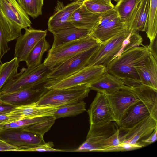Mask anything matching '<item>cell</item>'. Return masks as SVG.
I'll list each match as a JSON object with an SVG mask.
<instances>
[{
    "label": "cell",
    "mask_w": 157,
    "mask_h": 157,
    "mask_svg": "<svg viewBox=\"0 0 157 157\" xmlns=\"http://www.w3.org/2000/svg\"><path fill=\"white\" fill-rule=\"evenodd\" d=\"M124 85L121 80L106 71L89 86L90 90L105 94H110L119 90Z\"/></svg>",
    "instance_id": "24"
},
{
    "label": "cell",
    "mask_w": 157,
    "mask_h": 157,
    "mask_svg": "<svg viewBox=\"0 0 157 157\" xmlns=\"http://www.w3.org/2000/svg\"><path fill=\"white\" fill-rule=\"evenodd\" d=\"M0 23L9 42L22 35L21 30L32 24L28 15L16 0H0Z\"/></svg>",
    "instance_id": "2"
},
{
    "label": "cell",
    "mask_w": 157,
    "mask_h": 157,
    "mask_svg": "<svg viewBox=\"0 0 157 157\" xmlns=\"http://www.w3.org/2000/svg\"><path fill=\"white\" fill-rule=\"evenodd\" d=\"M135 68L142 84L157 89V60L150 53Z\"/></svg>",
    "instance_id": "18"
},
{
    "label": "cell",
    "mask_w": 157,
    "mask_h": 157,
    "mask_svg": "<svg viewBox=\"0 0 157 157\" xmlns=\"http://www.w3.org/2000/svg\"><path fill=\"white\" fill-rule=\"evenodd\" d=\"M140 0H119L114 8L121 21L127 23L136 8Z\"/></svg>",
    "instance_id": "29"
},
{
    "label": "cell",
    "mask_w": 157,
    "mask_h": 157,
    "mask_svg": "<svg viewBox=\"0 0 157 157\" xmlns=\"http://www.w3.org/2000/svg\"><path fill=\"white\" fill-rule=\"evenodd\" d=\"M87 112L90 124L103 125L115 122L106 96L102 93L97 92Z\"/></svg>",
    "instance_id": "16"
},
{
    "label": "cell",
    "mask_w": 157,
    "mask_h": 157,
    "mask_svg": "<svg viewBox=\"0 0 157 157\" xmlns=\"http://www.w3.org/2000/svg\"><path fill=\"white\" fill-rule=\"evenodd\" d=\"M83 0H75L66 5L57 1L54 12L49 19L48 30L53 32L61 29L74 27L70 22L73 12L83 3Z\"/></svg>",
    "instance_id": "14"
},
{
    "label": "cell",
    "mask_w": 157,
    "mask_h": 157,
    "mask_svg": "<svg viewBox=\"0 0 157 157\" xmlns=\"http://www.w3.org/2000/svg\"><path fill=\"white\" fill-rule=\"evenodd\" d=\"M25 29V33L16 39L14 57L19 63L25 62L31 50L40 40L46 37L47 32V30L36 29L31 27Z\"/></svg>",
    "instance_id": "15"
},
{
    "label": "cell",
    "mask_w": 157,
    "mask_h": 157,
    "mask_svg": "<svg viewBox=\"0 0 157 157\" xmlns=\"http://www.w3.org/2000/svg\"><path fill=\"white\" fill-rule=\"evenodd\" d=\"M86 110V103L82 100L78 102L59 106L54 112L53 117L56 119L77 115Z\"/></svg>",
    "instance_id": "27"
},
{
    "label": "cell",
    "mask_w": 157,
    "mask_h": 157,
    "mask_svg": "<svg viewBox=\"0 0 157 157\" xmlns=\"http://www.w3.org/2000/svg\"><path fill=\"white\" fill-rule=\"evenodd\" d=\"M83 4L90 12L100 14L112 10L115 6L110 0H83Z\"/></svg>",
    "instance_id": "30"
},
{
    "label": "cell",
    "mask_w": 157,
    "mask_h": 157,
    "mask_svg": "<svg viewBox=\"0 0 157 157\" xmlns=\"http://www.w3.org/2000/svg\"><path fill=\"white\" fill-rule=\"evenodd\" d=\"M7 36L0 23V63L4 55L7 53L10 48L8 45Z\"/></svg>",
    "instance_id": "36"
},
{
    "label": "cell",
    "mask_w": 157,
    "mask_h": 157,
    "mask_svg": "<svg viewBox=\"0 0 157 157\" xmlns=\"http://www.w3.org/2000/svg\"><path fill=\"white\" fill-rule=\"evenodd\" d=\"M50 48V44L45 37L40 40L31 50L27 57L25 61L27 69H32L41 64L43 54Z\"/></svg>",
    "instance_id": "26"
},
{
    "label": "cell",
    "mask_w": 157,
    "mask_h": 157,
    "mask_svg": "<svg viewBox=\"0 0 157 157\" xmlns=\"http://www.w3.org/2000/svg\"><path fill=\"white\" fill-rule=\"evenodd\" d=\"M127 29V25L117 16L103 26L93 29L89 35L101 42Z\"/></svg>",
    "instance_id": "23"
},
{
    "label": "cell",
    "mask_w": 157,
    "mask_h": 157,
    "mask_svg": "<svg viewBox=\"0 0 157 157\" xmlns=\"http://www.w3.org/2000/svg\"><path fill=\"white\" fill-rule=\"evenodd\" d=\"M150 0H140L133 12L128 23L131 31H146L147 26Z\"/></svg>",
    "instance_id": "22"
},
{
    "label": "cell",
    "mask_w": 157,
    "mask_h": 157,
    "mask_svg": "<svg viewBox=\"0 0 157 157\" xmlns=\"http://www.w3.org/2000/svg\"><path fill=\"white\" fill-rule=\"evenodd\" d=\"M53 68L43 63L31 69L23 68L13 78L6 83L0 91V94L10 93L45 83L47 76Z\"/></svg>",
    "instance_id": "5"
},
{
    "label": "cell",
    "mask_w": 157,
    "mask_h": 157,
    "mask_svg": "<svg viewBox=\"0 0 157 157\" xmlns=\"http://www.w3.org/2000/svg\"><path fill=\"white\" fill-rule=\"evenodd\" d=\"M119 130L115 122L103 125L90 124L86 140L78 148L71 152H112L110 140Z\"/></svg>",
    "instance_id": "3"
},
{
    "label": "cell",
    "mask_w": 157,
    "mask_h": 157,
    "mask_svg": "<svg viewBox=\"0 0 157 157\" xmlns=\"http://www.w3.org/2000/svg\"><path fill=\"white\" fill-rule=\"evenodd\" d=\"M0 139L18 148L19 151H25L46 143L43 137L22 129H4L0 132Z\"/></svg>",
    "instance_id": "10"
},
{
    "label": "cell",
    "mask_w": 157,
    "mask_h": 157,
    "mask_svg": "<svg viewBox=\"0 0 157 157\" xmlns=\"http://www.w3.org/2000/svg\"><path fill=\"white\" fill-rule=\"evenodd\" d=\"M45 83L10 93L1 94L0 100L15 107L36 102L48 90L44 87Z\"/></svg>",
    "instance_id": "13"
},
{
    "label": "cell",
    "mask_w": 157,
    "mask_h": 157,
    "mask_svg": "<svg viewBox=\"0 0 157 157\" xmlns=\"http://www.w3.org/2000/svg\"><path fill=\"white\" fill-rule=\"evenodd\" d=\"M117 16V13L114 8L112 10L101 15V18L94 29L103 26Z\"/></svg>",
    "instance_id": "37"
},
{
    "label": "cell",
    "mask_w": 157,
    "mask_h": 157,
    "mask_svg": "<svg viewBox=\"0 0 157 157\" xmlns=\"http://www.w3.org/2000/svg\"><path fill=\"white\" fill-rule=\"evenodd\" d=\"M144 144H132L124 142H120L118 146V151H124L139 149L144 146Z\"/></svg>",
    "instance_id": "38"
},
{
    "label": "cell",
    "mask_w": 157,
    "mask_h": 157,
    "mask_svg": "<svg viewBox=\"0 0 157 157\" xmlns=\"http://www.w3.org/2000/svg\"><path fill=\"white\" fill-rule=\"evenodd\" d=\"M17 148L10 145L0 139V151H18Z\"/></svg>",
    "instance_id": "40"
},
{
    "label": "cell",
    "mask_w": 157,
    "mask_h": 157,
    "mask_svg": "<svg viewBox=\"0 0 157 157\" xmlns=\"http://www.w3.org/2000/svg\"><path fill=\"white\" fill-rule=\"evenodd\" d=\"M90 90L89 85L67 89H49L36 103L40 105L59 106L77 102L87 97Z\"/></svg>",
    "instance_id": "6"
},
{
    "label": "cell",
    "mask_w": 157,
    "mask_h": 157,
    "mask_svg": "<svg viewBox=\"0 0 157 157\" xmlns=\"http://www.w3.org/2000/svg\"><path fill=\"white\" fill-rule=\"evenodd\" d=\"M130 88L146 107L150 116L157 121V89L143 84Z\"/></svg>",
    "instance_id": "19"
},
{
    "label": "cell",
    "mask_w": 157,
    "mask_h": 157,
    "mask_svg": "<svg viewBox=\"0 0 157 157\" xmlns=\"http://www.w3.org/2000/svg\"><path fill=\"white\" fill-rule=\"evenodd\" d=\"M70 0L72 1V0ZM74 0L75 1V0Z\"/></svg>",
    "instance_id": "46"
},
{
    "label": "cell",
    "mask_w": 157,
    "mask_h": 157,
    "mask_svg": "<svg viewBox=\"0 0 157 157\" xmlns=\"http://www.w3.org/2000/svg\"><path fill=\"white\" fill-rule=\"evenodd\" d=\"M150 116L148 110L139 100L127 109L118 125L119 127L130 128Z\"/></svg>",
    "instance_id": "21"
},
{
    "label": "cell",
    "mask_w": 157,
    "mask_h": 157,
    "mask_svg": "<svg viewBox=\"0 0 157 157\" xmlns=\"http://www.w3.org/2000/svg\"><path fill=\"white\" fill-rule=\"evenodd\" d=\"M101 43L89 35L56 47L51 48L43 63L46 66L54 68L75 55Z\"/></svg>",
    "instance_id": "4"
},
{
    "label": "cell",
    "mask_w": 157,
    "mask_h": 157,
    "mask_svg": "<svg viewBox=\"0 0 157 157\" xmlns=\"http://www.w3.org/2000/svg\"><path fill=\"white\" fill-rule=\"evenodd\" d=\"M131 30L126 29L101 42L90 59L86 67L98 65L106 67L113 59L122 48L124 39Z\"/></svg>",
    "instance_id": "8"
},
{
    "label": "cell",
    "mask_w": 157,
    "mask_h": 157,
    "mask_svg": "<svg viewBox=\"0 0 157 157\" xmlns=\"http://www.w3.org/2000/svg\"><path fill=\"white\" fill-rule=\"evenodd\" d=\"M157 126L154 129L151 134L147 139L141 142L143 143L150 144L155 142L157 139Z\"/></svg>",
    "instance_id": "42"
},
{
    "label": "cell",
    "mask_w": 157,
    "mask_h": 157,
    "mask_svg": "<svg viewBox=\"0 0 157 157\" xmlns=\"http://www.w3.org/2000/svg\"><path fill=\"white\" fill-rule=\"evenodd\" d=\"M115 122L118 124L127 109L139 101L130 87L125 85L119 90L110 94H105Z\"/></svg>",
    "instance_id": "11"
},
{
    "label": "cell",
    "mask_w": 157,
    "mask_h": 157,
    "mask_svg": "<svg viewBox=\"0 0 157 157\" xmlns=\"http://www.w3.org/2000/svg\"><path fill=\"white\" fill-rule=\"evenodd\" d=\"M48 117H43L35 118L21 119L4 124V129L22 128L43 121Z\"/></svg>",
    "instance_id": "35"
},
{
    "label": "cell",
    "mask_w": 157,
    "mask_h": 157,
    "mask_svg": "<svg viewBox=\"0 0 157 157\" xmlns=\"http://www.w3.org/2000/svg\"><path fill=\"white\" fill-rule=\"evenodd\" d=\"M100 44L75 55L56 66L48 74L47 78L49 80L61 79L86 67Z\"/></svg>",
    "instance_id": "9"
},
{
    "label": "cell",
    "mask_w": 157,
    "mask_h": 157,
    "mask_svg": "<svg viewBox=\"0 0 157 157\" xmlns=\"http://www.w3.org/2000/svg\"><path fill=\"white\" fill-rule=\"evenodd\" d=\"M102 15L90 12L82 3L73 13L70 22L75 27L91 31L95 28Z\"/></svg>",
    "instance_id": "20"
},
{
    "label": "cell",
    "mask_w": 157,
    "mask_h": 157,
    "mask_svg": "<svg viewBox=\"0 0 157 157\" xmlns=\"http://www.w3.org/2000/svg\"><path fill=\"white\" fill-rule=\"evenodd\" d=\"M19 63L17 58L14 57L9 62L0 64V91L6 83L18 75Z\"/></svg>",
    "instance_id": "28"
},
{
    "label": "cell",
    "mask_w": 157,
    "mask_h": 157,
    "mask_svg": "<svg viewBox=\"0 0 157 157\" xmlns=\"http://www.w3.org/2000/svg\"><path fill=\"white\" fill-rule=\"evenodd\" d=\"M111 0V1L113 0V1H115V2H118V1L119 0Z\"/></svg>",
    "instance_id": "45"
},
{
    "label": "cell",
    "mask_w": 157,
    "mask_h": 157,
    "mask_svg": "<svg viewBox=\"0 0 157 157\" xmlns=\"http://www.w3.org/2000/svg\"><path fill=\"white\" fill-rule=\"evenodd\" d=\"M106 71V67L98 65L86 67L65 78L59 80H49L44 84L47 89H63L79 86L89 85Z\"/></svg>",
    "instance_id": "7"
},
{
    "label": "cell",
    "mask_w": 157,
    "mask_h": 157,
    "mask_svg": "<svg viewBox=\"0 0 157 157\" xmlns=\"http://www.w3.org/2000/svg\"><path fill=\"white\" fill-rule=\"evenodd\" d=\"M26 14L33 18L42 14L44 0H16Z\"/></svg>",
    "instance_id": "32"
},
{
    "label": "cell",
    "mask_w": 157,
    "mask_h": 157,
    "mask_svg": "<svg viewBox=\"0 0 157 157\" xmlns=\"http://www.w3.org/2000/svg\"><path fill=\"white\" fill-rule=\"evenodd\" d=\"M157 0H150L147 26L146 30L147 37L151 41L157 36Z\"/></svg>",
    "instance_id": "31"
},
{
    "label": "cell",
    "mask_w": 157,
    "mask_h": 157,
    "mask_svg": "<svg viewBox=\"0 0 157 157\" xmlns=\"http://www.w3.org/2000/svg\"><path fill=\"white\" fill-rule=\"evenodd\" d=\"M157 126V121L151 116L130 128H119L120 142L132 144H141L140 141L147 138Z\"/></svg>",
    "instance_id": "12"
},
{
    "label": "cell",
    "mask_w": 157,
    "mask_h": 157,
    "mask_svg": "<svg viewBox=\"0 0 157 157\" xmlns=\"http://www.w3.org/2000/svg\"><path fill=\"white\" fill-rule=\"evenodd\" d=\"M4 124H0V132L4 129Z\"/></svg>",
    "instance_id": "44"
},
{
    "label": "cell",
    "mask_w": 157,
    "mask_h": 157,
    "mask_svg": "<svg viewBox=\"0 0 157 157\" xmlns=\"http://www.w3.org/2000/svg\"><path fill=\"white\" fill-rule=\"evenodd\" d=\"M90 31L75 27L58 30L53 32L54 41L51 48L86 37Z\"/></svg>",
    "instance_id": "25"
},
{
    "label": "cell",
    "mask_w": 157,
    "mask_h": 157,
    "mask_svg": "<svg viewBox=\"0 0 157 157\" xmlns=\"http://www.w3.org/2000/svg\"><path fill=\"white\" fill-rule=\"evenodd\" d=\"M15 107L8 105L0 100V115L8 113Z\"/></svg>",
    "instance_id": "41"
},
{
    "label": "cell",
    "mask_w": 157,
    "mask_h": 157,
    "mask_svg": "<svg viewBox=\"0 0 157 157\" xmlns=\"http://www.w3.org/2000/svg\"><path fill=\"white\" fill-rule=\"evenodd\" d=\"M142 42L143 38L139 32L131 31L128 36L124 40L122 48L115 58L134 48L143 45Z\"/></svg>",
    "instance_id": "33"
},
{
    "label": "cell",
    "mask_w": 157,
    "mask_h": 157,
    "mask_svg": "<svg viewBox=\"0 0 157 157\" xmlns=\"http://www.w3.org/2000/svg\"><path fill=\"white\" fill-rule=\"evenodd\" d=\"M157 36L150 41L149 44L147 46L148 50L152 56L157 60Z\"/></svg>",
    "instance_id": "39"
},
{
    "label": "cell",
    "mask_w": 157,
    "mask_h": 157,
    "mask_svg": "<svg viewBox=\"0 0 157 157\" xmlns=\"http://www.w3.org/2000/svg\"><path fill=\"white\" fill-rule=\"evenodd\" d=\"M14 121L13 119L7 114L0 115V124H5Z\"/></svg>",
    "instance_id": "43"
},
{
    "label": "cell",
    "mask_w": 157,
    "mask_h": 157,
    "mask_svg": "<svg viewBox=\"0 0 157 157\" xmlns=\"http://www.w3.org/2000/svg\"><path fill=\"white\" fill-rule=\"evenodd\" d=\"M149 54L147 45L134 48L111 62L106 67V71L121 80L127 86H140L142 84L135 67Z\"/></svg>",
    "instance_id": "1"
},
{
    "label": "cell",
    "mask_w": 157,
    "mask_h": 157,
    "mask_svg": "<svg viewBox=\"0 0 157 157\" xmlns=\"http://www.w3.org/2000/svg\"><path fill=\"white\" fill-rule=\"evenodd\" d=\"M59 106L40 105L35 102L15 107L6 114L15 121L25 118L52 117Z\"/></svg>",
    "instance_id": "17"
},
{
    "label": "cell",
    "mask_w": 157,
    "mask_h": 157,
    "mask_svg": "<svg viewBox=\"0 0 157 157\" xmlns=\"http://www.w3.org/2000/svg\"><path fill=\"white\" fill-rule=\"evenodd\" d=\"M56 120L53 116L48 117L43 121L20 129L35 133L43 137L44 134L50 130L54 124Z\"/></svg>",
    "instance_id": "34"
}]
</instances>
